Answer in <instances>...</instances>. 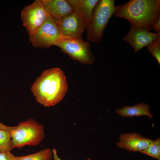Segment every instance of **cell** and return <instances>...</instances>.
Returning a JSON list of instances; mask_svg holds the SVG:
<instances>
[{"instance_id": "8fae6325", "label": "cell", "mask_w": 160, "mask_h": 160, "mask_svg": "<svg viewBox=\"0 0 160 160\" xmlns=\"http://www.w3.org/2000/svg\"><path fill=\"white\" fill-rule=\"evenodd\" d=\"M42 1L46 11L55 21L68 16L74 12L73 7L67 0Z\"/></svg>"}, {"instance_id": "ba28073f", "label": "cell", "mask_w": 160, "mask_h": 160, "mask_svg": "<svg viewBox=\"0 0 160 160\" xmlns=\"http://www.w3.org/2000/svg\"><path fill=\"white\" fill-rule=\"evenodd\" d=\"M123 39L133 48L135 52L151 43L160 40V32L153 33L142 28L131 25Z\"/></svg>"}, {"instance_id": "5b68a950", "label": "cell", "mask_w": 160, "mask_h": 160, "mask_svg": "<svg viewBox=\"0 0 160 160\" xmlns=\"http://www.w3.org/2000/svg\"><path fill=\"white\" fill-rule=\"evenodd\" d=\"M54 45L60 48L73 59L84 64H90L96 58L92 54L89 43L82 39L61 37Z\"/></svg>"}, {"instance_id": "7c38bea8", "label": "cell", "mask_w": 160, "mask_h": 160, "mask_svg": "<svg viewBox=\"0 0 160 160\" xmlns=\"http://www.w3.org/2000/svg\"><path fill=\"white\" fill-rule=\"evenodd\" d=\"M99 0H67L73 7L74 12L84 21L86 27L91 24L94 8Z\"/></svg>"}, {"instance_id": "44dd1931", "label": "cell", "mask_w": 160, "mask_h": 160, "mask_svg": "<svg viewBox=\"0 0 160 160\" xmlns=\"http://www.w3.org/2000/svg\"><path fill=\"white\" fill-rule=\"evenodd\" d=\"M53 153V157L54 160H62L58 156L57 153V151L55 148L52 150ZM91 158H88L86 160H91Z\"/></svg>"}, {"instance_id": "3957f363", "label": "cell", "mask_w": 160, "mask_h": 160, "mask_svg": "<svg viewBox=\"0 0 160 160\" xmlns=\"http://www.w3.org/2000/svg\"><path fill=\"white\" fill-rule=\"evenodd\" d=\"M10 133L13 148L35 146L40 144L45 138L43 126L32 118L18 123Z\"/></svg>"}, {"instance_id": "6da1fadb", "label": "cell", "mask_w": 160, "mask_h": 160, "mask_svg": "<svg viewBox=\"0 0 160 160\" xmlns=\"http://www.w3.org/2000/svg\"><path fill=\"white\" fill-rule=\"evenodd\" d=\"M68 88L64 72L59 68H55L43 72L33 84L31 89L37 101L49 107L63 99Z\"/></svg>"}, {"instance_id": "d6986e66", "label": "cell", "mask_w": 160, "mask_h": 160, "mask_svg": "<svg viewBox=\"0 0 160 160\" xmlns=\"http://www.w3.org/2000/svg\"><path fill=\"white\" fill-rule=\"evenodd\" d=\"M15 126L11 127L5 125L0 122V129L10 132L14 128Z\"/></svg>"}, {"instance_id": "ac0fdd59", "label": "cell", "mask_w": 160, "mask_h": 160, "mask_svg": "<svg viewBox=\"0 0 160 160\" xmlns=\"http://www.w3.org/2000/svg\"><path fill=\"white\" fill-rule=\"evenodd\" d=\"M14 156L10 151L0 152V160H14Z\"/></svg>"}, {"instance_id": "7a4b0ae2", "label": "cell", "mask_w": 160, "mask_h": 160, "mask_svg": "<svg viewBox=\"0 0 160 160\" xmlns=\"http://www.w3.org/2000/svg\"><path fill=\"white\" fill-rule=\"evenodd\" d=\"M160 0H131L116 6L114 15L124 18L131 25L153 30L160 16Z\"/></svg>"}, {"instance_id": "ffe728a7", "label": "cell", "mask_w": 160, "mask_h": 160, "mask_svg": "<svg viewBox=\"0 0 160 160\" xmlns=\"http://www.w3.org/2000/svg\"><path fill=\"white\" fill-rule=\"evenodd\" d=\"M153 30L157 33L160 32V16L159 17L157 21L154 24Z\"/></svg>"}, {"instance_id": "e0dca14e", "label": "cell", "mask_w": 160, "mask_h": 160, "mask_svg": "<svg viewBox=\"0 0 160 160\" xmlns=\"http://www.w3.org/2000/svg\"><path fill=\"white\" fill-rule=\"evenodd\" d=\"M147 49L160 65V40L153 42L147 46Z\"/></svg>"}, {"instance_id": "277c9868", "label": "cell", "mask_w": 160, "mask_h": 160, "mask_svg": "<svg viewBox=\"0 0 160 160\" xmlns=\"http://www.w3.org/2000/svg\"><path fill=\"white\" fill-rule=\"evenodd\" d=\"M115 9L114 0L99 1L93 10L91 23L86 28L89 41L96 43L101 41L103 31Z\"/></svg>"}, {"instance_id": "8992f818", "label": "cell", "mask_w": 160, "mask_h": 160, "mask_svg": "<svg viewBox=\"0 0 160 160\" xmlns=\"http://www.w3.org/2000/svg\"><path fill=\"white\" fill-rule=\"evenodd\" d=\"M61 38L59 28L49 15L45 22L31 34L29 40L33 46L49 48Z\"/></svg>"}, {"instance_id": "9c48e42d", "label": "cell", "mask_w": 160, "mask_h": 160, "mask_svg": "<svg viewBox=\"0 0 160 160\" xmlns=\"http://www.w3.org/2000/svg\"><path fill=\"white\" fill-rule=\"evenodd\" d=\"M55 21L60 30L61 37L82 39L86 26L83 20L74 12Z\"/></svg>"}, {"instance_id": "52a82bcc", "label": "cell", "mask_w": 160, "mask_h": 160, "mask_svg": "<svg viewBox=\"0 0 160 160\" xmlns=\"http://www.w3.org/2000/svg\"><path fill=\"white\" fill-rule=\"evenodd\" d=\"M49 16L42 0H35L30 5L25 6L21 13L23 25L29 35L40 27Z\"/></svg>"}, {"instance_id": "4fadbf2b", "label": "cell", "mask_w": 160, "mask_h": 160, "mask_svg": "<svg viewBox=\"0 0 160 160\" xmlns=\"http://www.w3.org/2000/svg\"><path fill=\"white\" fill-rule=\"evenodd\" d=\"M115 112L123 117L146 116L151 119L153 118L150 112L149 106L147 104L144 103H139L131 106L126 105L121 109H117Z\"/></svg>"}, {"instance_id": "2e32d148", "label": "cell", "mask_w": 160, "mask_h": 160, "mask_svg": "<svg viewBox=\"0 0 160 160\" xmlns=\"http://www.w3.org/2000/svg\"><path fill=\"white\" fill-rule=\"evenodd\" d=\"M140 152L160 160V137L157 138L155 140H153L147 148Z\"/></svg>"}, {"instance_id": "5bb4252c", "label": "cell", "mask_w": 160, "mask_h": 160, "mask_svg": "<svg viewBox=\"0 0 160 160\" xmlns=\"http://www.w3.org/2000/svg\"><path fill=\"white\" fill-rule=\"evenodd\" d=\"M53 158L52 150L47 148L26 156H15L14 160H51Z\"/></svg>"}, {"instance_id": "9a60e30c", "label": "cell", "mask_w": 160, "mask_h": 160, "mask_svg": "<svg viewBox=\"0 0 160 160\" xmlns=\"http://www.w3.org/2000/svg\"><path fill=\"white\" fill-rule=\"evenodd\" d=\"M13 148L10 132L0 129V152L11 151Z\"/></svg>"}, {"instance_id": "30bf717a", "label": "cell", "mask_w": 160, "mask_h": 160, "mask_svg": "<svg viewBox=\"0 0 160 160\" xmlns=\"http://www.w3.org/2000/svg\"><path fill=\"white\" fill-rule=\"evenodd\" d=\"M119 138V141L116 143L119 147L135 152L145 150L153 140L135 132L121 134Z\"/></svg>"}]
</instances>
